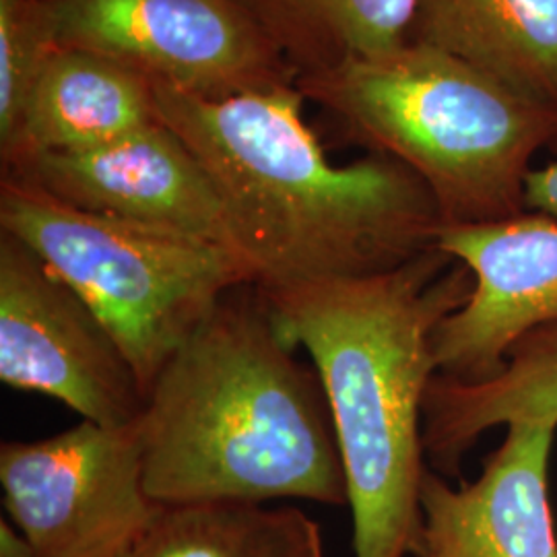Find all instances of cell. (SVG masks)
Masks as SVG:
<instances>
[{"label": "cell", "mask_w": 557, "mask_h": 557, "mask_svg": "<svg viewBox=\"0 0 557 557\" xmlns=\"http://www.w3.org/2000/svg\"><path fill=\"white\" fill-rule=\"evenodd\" d=\"M158 114L199 160L260 287L393 271L436 246L430 188L388 156L337 165L296 83L200 98L153 83Z\"/></svg>", "instance_id": "cell-1"}, {"label": "cell", "mask_w": 557, "mask_h": 557, "mask_svg": "<svg viewBox=\"0 0 557 557\" xmlns=\"http://www.w3.org/2000/svg\"><path fill=\"white\" fill-rule=\"evenodd\" d=\"M436 246L473 273L471 296L434 331L436 374L496 379L518 341L557 322V221L524 211L442 225Z\"/></svg>", "instance_id": "cell-9"}, {"label": "cell", "mask_w": 557, "mask_h": 557, "mask_svg": "<svg viewBox=\"0 0 557 557\" xmlns=\"http://www.w3.org/2000/svg\"><path fill=\"white\" fill-rule=\"evenodd\" d=\"M0 232L32 248L98 314L145 388L232 289L257 283L230 246L101 218L2 174Z\"/></svg>", "instance_id": "cell-5"}, {"label": "cell", "mask_w": 557, "mask_h": 557, "mask_svg": "<svg viewBox=\"0 0 557 557\" xmlns=\"http://www.w3.org/2000/svg\"><path fill=\"white\" fill-rule=\"evenodd\" d=\"M549 149H554V151H556V153H557V137H556V140H554V143H552V147H549Z\"/></svg>", "instance_id": "cell-20"}, {"label": "cell", "mask_w": 557, "mask_h": 557, "mask_svg": "<svg viewBox=\"0 0 557 557\" xmlns=\"http://www.w3.org/2000/svg\"><path fill=\"white\" fill-rule=\"evenodd\" d=\"M0 557H36L29 543L7 517L0 518Z\"/></svg>", "instance_id": "cell-19"}, {"label": "cell", "mask_w": 557, "mask_h": 557, "mask_svg": "<svg viewBox=\"0 0 557 557\" xmlns=\"http://www.w3.org/2000/svg\"><path fill=\"white\" fill-rule=\"evenodd\" d=\"M137 428L158 504H347L319 376L281 337L257 283L225 294L165 361Z\"/></svg>", "instance_id": "cell-3"}, {"label": "cell", "mask_w": 557, "mask_h": 557, "mask_svg": "<svg viewBox=\"0 0 557 557\" xmlns=\"http://www.w3.org/2000/svg\"><path fill=\"white\" fill-rule=\"evenodd\" d=\"M4 508L36 557H119L156 517L137 421L0 446Z\"/></svg>", "instance_id": "cell-6"}, {"label": "cell", "mask_w": 557, "mask_h": 557, "mask_svg": "<svg viewBox=\"0 0 557 557\" xmlns=\"http://www.w3.org/2000/svg\"><path fill=\"white\" fill-rule=\"evenodd\" d=\"M370 153L407 165L444 225L524 213V178L557 137V110L438 48L409 41L296 81Z\"/></svg>", "instance_id": "cell-4"}, {"label": "cell", "mask_w": 557, "mask_h": 557, "mask_svg": "<svg viewBox=\"0 0 557 557\" xmlns=\"http://www.w3.org/2000/svg\"><path fill=\"white\" fill-rule=\"evenodd\" d=\"M260 289L281 337L308 351L319 376L347 481L354 556L413 557L430 471L432 337L471 296L473 273L434 246L376 275Z\"/></svg>", "instance_id": "cell-2"}, {"label": "cell", "mask_w": 557, "mask_h": 557, "mask_svg": "<svg viewBox=\"0 0 557 557\" xmlns=\"http://www.w3.org/2000/svg\"><path fill=\"white\" fill-rule=\"evenodd\" d=\"M156 122L153 81L116 60L60 46L25 101L15 131L0 143L2 168L40 153L103 145Z\"/></svg>", "instance_id": "cell-12"}, {"label": "cell", "mask_w": 557, "mask_h": 557, "mask_svg": "<svg viewBox=\"0 0 557 557\" xmlns=\"http://www.w3.org/2000/svg\"><path fill=\"white\" fill-rule=\"evenodd\" d=\"M296 81L409 44L418 0H238Z\"/></svg>", "instance_id": "cell-15"}, {"label": "cell", "mask_w": 557, "mask_h": 557, "mask_svg": "<svg viewBox=\"0 0 557 557\" xmlns=\"http://www.w3.org/2000/svg\"><path fill=\"white\" fill-rule=\"evenodd\" d=\"M557 419V322L529 333L485 382L436 374L423 400V450L438 475H460L479 438L522 419Z\"/></svg>", "instance_id": "cell-14"}, {"label": "cell", "mask_w": 557, "mask_h": 557, "mask_svg": "<svg viewBox=\"0 0 557 557\" xmlns=\"http://www.w3.org/2000/svg\"><path fill=\"white\" fill-rule=\"evenodd\" d=\"M0 380L101 425H131L145 388L116 338L44 260L0 232Z\"/></svg>", "instance_id": "cell-8"}, {"label": "cell", "mask_w": 557, "mask_h": 557, "mask_svg": "<svg viewBox=\"0 0 557 557\" xmlns=\"http://www.w3.org/2000/svg\"><path fill=\"white\" fill-rule=\"evenodd\" d=\"M119 557H324L319 522L252 502L160 504Z\"/></svg>", "instance_id": "cell-16"}, {"label": "cell", "mask_w": 557, "mask_h": 557, "mask_svg": "<svg viewBox=\"0 0 557 557\" xmlns=\"http://www.w3.org/2000/svg\"><path fill=\"white\" fill-rule=\"evenodd\" d=\"M409 41L557 110V0H418Z\"/></svg>", "instance_id": "cell-13"}, {"label": "cell", "mask_w": 557, "mask_h": 557, "mask_svg": "<svg viewBox=\"0 0 557 557\" xmlns=\"http://www.w3.org/2000/svg\"><path fill=\"white\" fill-rule=\"evenodd\" d=\"M59 46L116 60L153 83L232 98L296 83L238 0H44Z\"/></svg>", "instance_id": "cell-7"}, {"label": "cell", "mask_w": 557, "mask_h": 557, "mask_svg": "<svg viewBox=\"0 0 557 557\" xmlns=\"http://www.w3.org/2000/svg\"><path fill=\"white\" fill-rule=\"evenodd\" d=\"M59 48L44 0H0V143L15 131L36 81Z\"/></svg>", "instance_id": "cell-17"}, {"label": "cell", "mask_w": 557, "mask_h": 557, "mask_svg": "<svg viewBox=\"0 0 557 557\" xmlns=\"http://www.w3.org/2000/svg\"><path fill=\"white\" fill-rule=\"evenodd\" d=\"M524 211L557 221V161L529 170L524 178Z\"/></svg>", "instance_id": "cell-18"}, {"label": "cell", "mask_w": 557, "mask_h": 557, "mask_svg": "<svg viewBox=\"0 0 557 557\" xmlns=\"http://www.w3.org/2000/svg\"><path fill=\"white\" fill-rule=\"evenodd\" d=\"M44 195L101 218L232 246L218 193L178 135L156 122L120 139L2 168Z\"/></svg>", "instance_id": "cell-10"}, {"label": "cell", "mask_w": 557, "mask_h": 557, "mask_svg": "<svg viewBox=\"0 0 557 557\" xmlns=\"http://www.w3.org/2000/svg\"><path fill=\"white\" fill-rule=\"evenodd\" d=\"M556 436L557 419L512 421L473 483L453 487L430 469L413 557H557L547 487Z\"/></svg>", "instance_id": "cell-11"}]
</instances>
